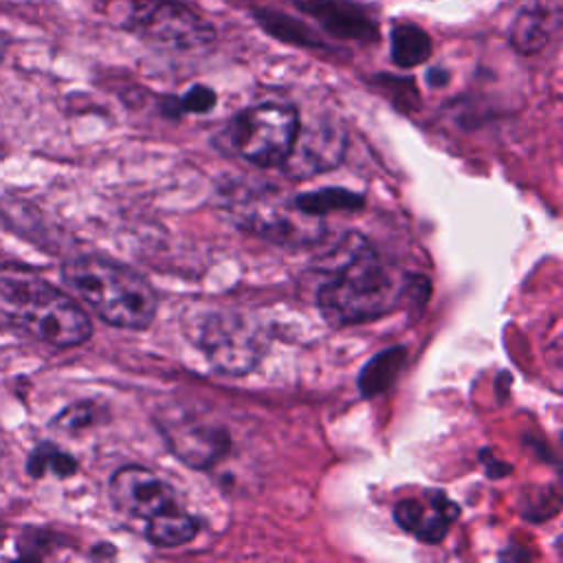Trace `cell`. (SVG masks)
<instances>
[{
    "label": "cell",
    "instance_id": "obj_8",
    "mask_svg": "<svg viewBox=\"0 0 563 563\" xmlns=\"http://www.w3.org/2000/svg\"><path fill=\"white\" fill-rule=\"evenodd\" d=\"M169 451L191 468H211L231 446L229 431L185 407H172L156 418Z\"/></svg>",
    "mask_w": 563,
    "mask_h": 563
},
{
    "label": "cell",
    "instance_id": "obj_17",
    "mask_svg": "<svg viewBox=\"0 0 563 563\" xmlns=\"http://www.w3.org/2000/svg\"><path fill=\"white\" fill-rule=\"evenodd\" d=\"M26 471L31 477H44L46 473H53L57 477H68L77 471V460L70 453L62 451L59 446L42 442L29 455Z\"/></svg>",
    "mask_w": 563,
    "mask_h": 563
},
{
    "label": "cell",
    "instance_id": "obj_13",
    "mask_svg": "<svg viewBox=\"0 0 563 563\" xmlns=\"http://www.w3.org/2000/svg\"><path fill=\"white\" fill-rule=\"evenodd\" d=\"M407 361V350L405 347H389L378 352L374 358L365 363L358 376V389L363 396H376L385 391L396 376L400 374L402 365Z\"/></svg>",
    "mask_w": 563,
    "mask_h": 563
},
{
    "label": "cell",
    "instance_id": "obj_18",
    "mask_svg": "<svg viewBox=\"0 0 563 563\" xmlns=\"http://www.w3.org/2000/svg\"><path fill=\"white\" fill-rule=\"evenodd\" d=\"M97 420H99V407L95 402H75L53 420V427L75 433L95 424Z\"/></svg>",
    "mask_w": 563,
    "mask_h": 563
},
{
    "label": "cell",
    "instance_id": "obj_11",
    "mask_svg": "<svg viewBox=\"0 0 563 563\" xmlns=\"http://www.w3.org/2000/svg\"><path fill=\"white\" fill-rule=\"evenodd\" d=\"M457 515V504H453L442 490H427L420 497H405L394 510L396 523L424 543H440Z\"/></svg>",
    "mask_w": 563,
    "mask_h": 563
},
{
    "label": "cell",
    "instance_id": "obj_4",
    "mask_svg": "<svg viewBox=\"0 0 563 563\" xmlns=\"http://www.w3.org/2000/svg\"><path fill=\"white\" fill-rule=\"evenodd\" d=\"M110 18L139 37L163 48L196 53L213 44V26L176 0H112Z\"/></svg>",
    "mask_w": 563,
    "mask_h": 563
},
{
    "label": "cell",
    "instance_id": "obj_3",
    "mask_svg": "<svg viewBox=\"0 0 563 563\" xmlns=\"http://www.w3.org/2000/svg\"><path fill=\"white\" fill-rule=\"evenodd\" d=\"M64 284L92 312L125 330L147 328L156 314V292L134 268L103 255H79L62 266Z\"/></svg>",
    "mask_w": 563,
    "mask_h": 563
},
{
    "label": "cell",
    "instance_id": "obj_15",
    "mask_svg": "<svg viewBox=\"0 0 563 563\" xmlns=\"http://www.w3.org/2000/svg\"><path fill=\"white\" fill-rule=\"evenodd\" d=\"M431 37L420 26L405 22L396 24L391 31V59L400 68H413L429 59Z\"/></svg>",
    "mask_w": 563,
    "mask_h": 563
},
{
    "label": "cell",
    "instance_id": "obj_9",
    "mask_svg": "<svg viewBox=\"0 0 563 563\" xmlns=\"http://www.w3.org/2000/svg\"><path fill=\"white\" fill-rule=\"evenodd\" d=\"M110 499L119 512L145 521L180 506L174 486L139 464L114 471L110 477Z\"/></svg>",
    "mask_w": 563,
    "mask_h": 563
},
{
    "label": "cell",
    "instance_id": "obj_19",
    "mask_svg": "<svg viewBox=\"0 0 563 563\" xmlns=\"http://www.w3.org/2000/svg\"><path fill=\"white\" fill-rule=\"evenodd\" d=\"M216 103V92L207 86H194L189 88L178 101H174L176 110L174 114H180V112H194V114H202V112H209Z\"/></svg>",
    "mask_w": 563,
    "mask_h": 563
},
{
    "label": "cell",
    "instance_id": "obj_7",
    "mask_svg": "<svg viewBox=\"0 0 563 563\" xmlns=\"http://www.w3.org/2000/svg\"><path fill=\"white\" fill-rule=\"evenodd\" d=\"M235 220L251 233L279 244H312L323 235V222L303 213L295 200L279 191L246 189L238 191L231 202Z\"/></svg>",
    "mask_w": 563,
    "mask_h": 563
},
{
    "label": "cell",
    "instance_id": "obj_5",
    "mask_svg": "<svg viewBox=\"0 0 563 563\" xmlns=\"http://www.w3.org/2000/svg\"><path fill=\"white\" fill-rule=\"evenodd\" d=\"M299 114L290 103L266 101L238 112L220 134L229 152L257 167H279L297 136Z\"/></svg>",
    "mask_w": 563,
    "mask_h": 563
},
{
    "label": "cell",
    "instance_id": "obj_10",
    "mask_svg": "<svg viewBox=\"0 0 563 563\" xmlns=\"http://www.w3.org/2000/svg\"><path fill=\"white\" fill-rule=\"evenodd\" d=\"M345 152V134L339 125L328 121L299 123L297 136L286 161L279 165L290 178H310L319 172L332 169L341 163Z\"/></svg>",
    "mask_w": 563,
    "mask_h": 563
},
{
    "label": "cell",
    "instance_id": "obj_20",
    "mask_svg": "<svg viewBox=\"0 0 563 563\" xmlns=\"http://www.w3.org/2000/svg\"><path fill=\"white\" fill-rule=\"evenodd\" d=\"M7 46H9V40H7V35L0 31V62H2L4 53H7Z\"/></svg>",
    "mask_w": 563,
    "mask_h": 563
},
{
    "label": "cell",
    "instance_id": "obj_12",
    "mask_svg": "<svg viewBox=\"0 0 563 563\" xmlns=\"http://www.w3.org/2000/svg\"><path fill=\"white\" fill-rule=\"evenodd\" d=\"M198 534V521L183 510V506L172 508L147 521L145 537L158 548H176L189 543Z\"/></svg>",
    "mask_w": 563,
    "mask_h": 563
},
{
    "label": "cell",
    "instance_id": "obj_6",
    "mask_svg": "<svg viewBox=\"0 0 563 563\" xmlns=\"http://www.w3.org/2000/svg\"><path fill=\"white\" fill-rule=\"evenodd\" d=\"M191 341L205 354L209 365L229 376H244L264 356V336L242 314L229 310H209L191 319Z\"/></svg>",
    "mask_w": 563,
    "mask_h": 563
},
{
    "label": "cell",
    "instance_id": "obj_2",
    "mask_svg": "<svg viewBox=\"0 0 563 563\" xmlns=\"http://www.w3.org/2000/svg\"><path fill=\"white\" fill-rule=\"evenodd\" d=\"M0 314L57 350L81 345L92 334L88 314L66 292L22 264H0Z\"/></svg>",
    "mask_w": 563,
    "mask_h": 563
},
{
    "label": "cell",
    "instance_id": "obj_14",
    "mask_svg": "<svg viewBox=\"0 0 563 563\" xmlns=\"http://www.w3.org/2000/svg\"><path fill=\"white\" fill-rule=\"evenodd\" d=\"M552 20L548 9L543 11V7L539 9H523L517 20L510 26V44L523 53V55H532L537 51H541L550 37L552 31Z\"/></svg>",
    "mask_w": 563,
    "mask_h": 563
},
{
    "label": "cell",
    "instance_id": "obj_16",
    "mask_svg": "<svg viewBox=\"0 0 563 563\" xmlns=\"http://www.w3.org/2000/svg\"><path fill=\"white\" fill-rule=\"evenodd\" d=\"M295 205L308 216H325L330 211H354L365 205V198L352 189L323 187L317 191H306L292 198Z\"/></svg>",
    "mask_w": 563,
    "mask_h": 563
},
{
    "label": "cell",
    "instance_id": "obj_1",
    "mask_svg": "<svg viewBox=\"0 0 563 563\" xmlns=\"http://www.w3.org/2000/svg\"><path fill=\"white\" fill-rule=\"evenodd\" d=\"M422 286H429L424 277L387 262L363 235L350 233L317 288V308L330 325H354L420 301Z\"/></svg>",
    "mask_w": 563,
    "mask_h": 563
}]
</instances>
